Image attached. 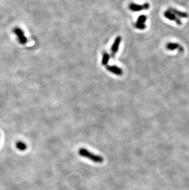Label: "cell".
<instances>
[{
	"mask_svg": "<svg viewBox=\"0 0 189 190\" xmlns=\"http://www.w3.org/2000/svg\"><path fill=\"white\" fill-rule=\"evenodd\" d=\"M79 154L81 156L87 158L91 161H92L93 162L95 163H102L104 161V159L103 158L102 156L94 155L92 153H91L90 151L87 150V149L85 148H81L79 149Z\"/></svg>",
	"mask_w": 189,
	"mask_h": 190,
	"instance_id": "6da1fadb",
	"label": "cell"
},
{
	"mask_svg": "<svg viewBox=\"0 0 189 190\" xmlns=\"http://www.w3.org/2000/svg\"><path fill=\"white\" fill-rule=\"evenodd\" d=\"M13 32L17 36L18 42L21 44H25L28 41L27 38L25 35L23 31L19 27H15L13 29Z\"/></svg>",
	"mask_w": 189,
	"mask_h": 190,
	"instance_id": "7a4b0ae2",
	"label": "cell"
},
{
	"mask_svg": "<svg viewBox=\"0 0 189 190\" xmlns=\"http://www.w3.org/2000/svg\"><path fill=\"white\" fill-rule=\"evenodd\" d=\"M164 16L168 18V19L172 21H174L177 25H182V22L179 19L178 17H177V16L176 15H174V14H173L172 13L169 12V11H166L164 13Z\"/></svg>",
	"mask_w": 189,
	"mask_h": 190,
	"instance_id": "3957f363",
	"label": "cell"
},
{
	"mask_svg": "<svg viewBox=\"0 0 189 190\" xmlns=\"http://www.w3.org/2000/svg\"><path fill=\"white\" fill-rule=\"evenodd\" d=\"M121 40H122L121 37L120 36H118V37L116 38L115 41L114 42V44H113V45L112 46V48H111L112 57H114L115 54L117 52V51L119 49V47L120 44L121 43Z\"/></svg>",
	"mask_w": 189,
	"mask_h": 190,
	"instance_id": "277c9868",
	"label": "cell"
},
{
	"mask_svg": "<svg viewBox=\"0 0 189 190\" xmlns=\"http://www.w3.org/2000/svg\"><path fill=\"white\" fill-rule=\"evenodd\" d=\"M166 47L168 50L169 51H174L176 49H179L181 52H183L184 51L182 47L178 43H169L166 44Z\"/></svg>",
	"mask_w": 189,
	"mask_h": 190,
	"instance_id": "5b68a950",
	"label": "cell"
},
{
	"mask_svg": "<svg viewBox=\"0 0 189 190\" xmlns=\"http://www.w3.org/2000/svg\"><path fill=\"white\" fill-rule=\"evenodd\" d=\"M168 11L172 13L173 14H174V15H176V16H177L179 17H181V18H187V17H188V14L187 13L179 11L177 10V9H176L175 8L170 7V8L168 9Z\"/></svg>",
	"mask_w": 189,
	"mask_h": 190,
	"instance_id": "8992f818",
	"label": "cell"
},
{
	"mask_svg": "<svg viewBox=\"0 0 189 190\" xmlns=\"http://www.w3.org/2000/svg\"><path fill=\"white\" fill-rule=\"evenodd\" d=\"M107 70L116 75L121 76L123 74V71L121 68L117 67L116 66H107Z\"/></svg>",
	"mask_w": 189,
	"mask_h": 190,
	"instance_id": "52a82bcc",
	"label": "cell"
},
{
	"mask_svg": "<svg viewBox=\"0 0 189 190\" xmlns=\"http://www.w3.org/2000/svg\"><path fill=\"white\" fill-rule=\"evenodd\" d=\"M129 8L131 11L134 12H138L144 9L143 5H139L135 3H131L129 6Z\"/></svg>",
	"mask_w": 189,
	"mask_h": 190,
	"instance_id": "ba28073f",
	"label": "cell"
},
{
	"mask_svg": "<svg viewBox=\"0 0 189 190\" xmlns=\"http://www.w3.org/2000/svg\"><path fill=\"white\" fill-rule=\"evenodd\" d=\"M15 147L18 150L22 151L26 150L27 148L26 144L25 143H24L23 141H17L15 144Z\"/></svg>",
	"mask_w": 189,
	"mask_h": 190,
	"instance_id": "9c48e42d",
	"label": "cell"
},
{
	"mask_svg": "<svg viewBox=\"0 0 189 190\" xmlns=\"http://www.w3.org/2000/svg\"><path fill=\"white\" fill-rule=\"evenodd\" d=\"M110 59L109 55L108 53H105L103 54L102 59V64L103 65H106L108 63V62Z\"/></svg>",
	"mask_w": 189,
	"mask_h": 190,
	"instance_id": "30bf717a",
	"label": "cell"
},
{
	"mask_svg": "<svg viewBox=\"0 0 189 190\" xmlns=\"http://www.w3.org/2000/svg\"><path fill=\"white\" fill-rule=\"evenodd\" d=\"M146 20H147L146 16L144 15H142L138 17L137 22L139 23V24H145V22H146Z\"/></svg>",
	"mask_w": 189,
	"mask_h": 190,
	"instance_id": "8fae6325",
	"label": "cell"
},
{
	"mask_svg": "<svg viewBox=\"0 0 189 190\" xmlns=\"http://www.w3.org/2000/svg\"><path fill=\"white\" fill-rule=\"evenodd\" d=\"M135 27L138 28V29H139V30H144L146 27L145 24H139L138 22L136 23Z\"/></svg>",
	"mask_w": 189,
	"mask_h": 190,
	"instance_id": "7c38bea8",
	"label": "cell"
}]
</instances>
